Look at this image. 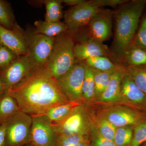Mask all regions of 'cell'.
Returning a JSON list of instances; mask_svg holds the SVG:
<instances>
[{
	"mask_svg": "<svg viewBox=\"0 0 146 146\" xmlns=\"http://www.w3.org/2000/svg\"><path fill=\"white\" fill-rule=\"evenodd\" d=\"M104 107L97 115L109 121L115 127L131 126L134 127L146 120L143 111L120 104L102 105Z\"/></svg>",
	"mask_w": 146,
	"mask_h": 146,
	"instance_id": "5b68a950",
	"label": "cell"
},
{
	"mask_svg": "<svg viewBox=\"0 0 146 146\" xmlns=\"http://www.w3.org/2000/svg\"><path fill=\"white\" fill-rule=\"evenodd\" d=\"M114 11L102 9L93 17L87 27L89 35L94 39L103 42L112 35Z\"/></svg>",
	"mask_w": 146,
	"mask_h": 146,
	"instance_id": "5bb4252c",
	"label": "cell"
},
{
	"mask_svg": "<svg viewBox=\"0 0 146 146\" xmlns=\"http://www.w3.org/2000/svg\"><path fill=\"white\" fill-rule=\"evenodd\" d=\"M52 127L58 134L89 136L91 124L89 106L80 104L60 123Z\"/></svg>",
	"mask_w": 146,
	"mask_h": 146,
	"instance_id": "277c9868",
	"label": "cell"
},
{
	"mask_svg": "<svg viewBox=\"0 0 146 146\" xmlns=\"http://www.w3.org/2000/svg\"><path fill=\"white\" fill-rule=\"evenodd\" d=\"M23 146H34L33 145H32L31 144L29 143L27 144V145H25Z\"/></svg>",
	"mask_w": 146,
	"mask_h": 146,
	"instance_id": "f35d334b",
	"label": "cell"
},
{
	"mask_svg": "<svg viewBox=\"0 0 146 146\" xmlns=\"http://www.w3.org/2000/svg\"><path fill=\"white\" fill-rule=\"evenodd\" d=\"M89 138L91 146H116L113 141L102 137L92 127L89 134Z\"/></svg>",
	"mask_w": 146,
	"mask_h": 146,
	"instance_id": "d6a6232c",
	"label": "cell"
},
{
	"mask_svg": "<svg viewBox=\"0 0 146 146\" xmlns=\"http://www.w3.org/2000/svg\"><path fill=\"white\" fill-rule=\"evenodd\" d=\"M7 92L16 100L21 111L31 116L44 114L51 108L70 102L56 79L44 66L36 67Z\"/></svg>",
	"mask_w": 146,
	"mask_h": 146,
	"instance_id": "6da1fadb",
	"label": "cell"
},
{
	"mask_svg": "<svg viewBox=\"0 0 146 146\" xmlns=\"http://www.w3.org/2000/svg\"><path fill=\"white\" fill-rule=\"evenodd\" d=\"M75 43L74 55L76 61H84L94 56H105L110 58V48L103 42H100L90 36L87 29Z\"/></svg>",
	"mask_w": 146,
	"mask_h": 146,
	"instance_id": "8fae6325",
	"label": "cell"
},
{
	"mask_svg": "<svg viewBox=\"0 0 146 146\" xmlns=\"http://www.w3.org/2000/svg\"><path fill=\"white\" fill-rule=\"evenodd\" d=\"M83 62L85 73L82 89V102L89 106L93 104L95 98V81L92 69Z\"/></svg>",
	"mask_w": 146,
	"mask_h": 146,
	"instance_id": "44dd1931",
	"label": "cell"
},
{
	"mask_svg": "<svg viewBox=\"0 0 146 146\" xmlns=\"http://www.w3.org/2000/svg\"><path fill=\"white\" fill-rule=\"evenodd\" d=\"M75 45L72 35L67 32L55 37L52 50L44 67L56 80L68 72L76 63Z\"/></svg>",
	"mask_w": 146,
	"mask_h": 146,
	"instance_id": "3957f363",
	"label": "cell"
},
{
	"mask_svg": "<svg viewBox=\"0 0 146 146\" xmlns=\"http://www.w3.org/2000/svg\"><path fill=\"white\" fill-rule=\"evenodd\" d=\"M18 56L15 53L0 42V68L8 65Z\"/></svg>",
	"mask_w": 146,
	"mask_h": 146,
	"instance_id": "1f68e13d",
	"label": "cell"
},
{
	"mask_svg": "<svg viewBox=\"0 0 146 146\" xmlns=\"http://www.w3.org/2000/svg\"><path fill=\"white\" fill-rule=\"evenodd\" d=\"M142 146H146V143H144L143 145Z\"/></svg>",
	"mask_w": 146,
	"mask_h": 146,
	"instance_id": "ab89813d",
	"label": "cell"
},
{
	"mask_svg": "<svg viewBox=\"0 0 146 146\" xmlns=\"http://www.w3.org/2000/svg\"><path fill=\"white\" fill-rule=\"evenodd\" d=\"M5 124H0V146H5Z\"/></svg>",
	"mask_w": 146,
	"mask_h": 146,
	"instance_id": "e575fe53",
	"label": "cell"
},
{
	"mask_svg": "<svg viewBox=\"0 0 146 146\" xmlns=\"http://www.w3.org/2000/svg\"><path fill=\"white\" fill-rule=\"evenodd\" d=\"M5 124V146H23L29 143L32 124L31 115L20 111Z\"/></svg>",
	"mask_w": 146,
	"mask_h": 146,
	"instance_id": "8992f818",
	"label": "cell"
},
{
	"mask_svg": "<svg viewBox=\"0 0 146 146\" xmlns=\"http://www.w3.org/2000/svg\"><path fill=\"white\" fill-rule=\"evenodd\" d=\"M89 115L91 127L102 137L113 141L117 127L109 121L97 115L96 113L91 112L90 110Z\"/></svg>",
	"mask_w": 146,
	"mask_h": 146,
	"instance_id": "ac0fdd59",
	"label": "cell"
},
{
	"mask_svg": "<svg viewBox=\"0 0 146 146\" xmlns=\"http://www.w3.org/2000/svg\"><path fill=\"white\" fill-rule=\"evenodd\" d=\"M36 67L29 54L19 56L0 68V79L7 91L23 81Z\"/></svg>",
	"mask_w": 146,
	"mask_h": 146,
	"instance_id": "52a82bcc",
	"label": "cell"
},
{
	"mask_svg": "<svg viewBox=\"0 0 146 146\" xmlns=\"http://www.w3.org/2000/svg\"><path fill=\"white\" fill-rule=\"evenodd\" d=\"M125 71L121 66L113 73L108 86L93 104H121V82Z\"/></svg>",
	"mask_w": 146,
	"mask_h": 146,
	"instance_id": "2e32d148",
	"label": "cell"
},
{
	"mask_svg": "<svg viewBox=\"0 0 146 146\" xmlns=\"http://www.w3.org/2000/svg\"><path fill=\"white\" fill-rule=\"evenodd\" d=\"M10 3L0 0V25L9 30H12L16 23Z\"/></svg>",
	"mask_w": 146,
	"mask_h": 146,
	"instance_id": "484cf974",
	"label": "cell"
},
{
	"mask_svg": "<svg viewBox=\"0 0 146 146\" xmlns=\"http://www.w3.org/2000/svg\"><path fill=\"white\" fill-rule=\"evenodd\" d=\"M0 42L18 56L29 54L25 31L17 23L12 30L0 25Z\"/></svg>",
	"mask_w": 146,
	"mask_h": 146,
	"instance_id": "9a60e30c",
	"label": "cell"
},
{
	"mask_svg": "<svg viewBox=\"0 0 146 146\" xmlns=\"http://www.w3.org/2000/svg\"><path fill=\"white\" fill-rule=\"evenodd\" d=\"M90 144V142H83L73 146H88Z\"/></svg>",
	"mask_w": 146,
	"mask_h": 146,
	"instance_id": "74e56055",
	"label": "cell"
},
{
	"mask_svg": "<svg viewBox=\"0 0 146 146\" xmlns=\"http://www.w3.org/2000/svg\"><path fill=\"white\" fill-rule=\"evenodd\" d=\"M85 73L83 61H76L70 71L56 80L60 90L69 101L83 104L82 89Z\"/></svg>",
	"mask_w": 146,
	"mask_h": 146,
	"instance_id": "ba28073f",
	"label": "cell"
},
{
	"mask_svg": "<svg viewBox=\"0 0 146 146\" xmlns=\"http://www.w3.org/2000/svg\"><path fill=\"white\" fill-rule=\"evenodd\" d=\"M133 128V126H127L116 128L113 141L116 146H130Z\"/></svg>",
	"mask_w": 146,
	"mask_h": 146,
	"instance_id": "83f0119b",
	"label": "cell"
},
{
	"mask_svg": "<svg viewBox=\"0 0 146 146\" xmlns=\"http://www.w3.org/2000/svg\"><path fill=\"white\" fill-rule=\"evenodd\" d=\"M121 105L146 110V94L138 88L125 69L121 82Z\"/></svg>",
	"mask_w": 146,
	"mask_h": 146,
	"instance_id": "7c38bea8",
	"label": "cell"
},
{
	"mask_svg": "<svg viewBox=\"0 0 146 146\" xmlns=\"http://www.w3.org/2000/svg\"><path fill=\"white\" fill-rule=\"evenodd\" d=\"M127 1V0H91L89 1L92 5L99 8H103L104 7L117 8Z\"/></svg>",
	"mask_w": 146,
	"mask_h": 146,
	"instance_id": "836d02e7",
	"label": "cell"
},
{
	"mask_svg": "<svg viewBox=\"0 0 146 146\" xmlns=\"http://www.w3.org/2000/svg\"><path fill=\"white\" fill-rule=\"evenodd\" d=\"M79 102H68L51 108L39 115L51 126L57 125L68 116L75 108L81 104Z\"/></svg>",
	"mask_w": 146,
	"mask_h": 146,
	"instance_id": "e0dca14e",
	"label": "cell"
},
{
	"mask_svg": "<svg viewBox=\"0 0 146 146\" xmlns=\"http://www.w3.org/2000/svg\"><path fill=\"white\" fill-rule=\"evenodd\" d=\"M57 134L56 146H73L83 142H90L89 136Z\"/></svg>",
	"mask_w": 146,
	"mask_h": 146,
	"instance_id": "f1b7e54d",
	"label": "cell"
},
{
	"mask_svg": "<svg viewBox=\"0 0 146 146\" xmlns=\"http://www.w3.org/2000/svg\"><path fill=\"white\" fill-rule=\"evenodd\" d=\"M146 142V120L133 128V138L130 146H140Z\"/></svg>",
	"mask_w": 146,
	"mask_h": 146,
	"instance_id": "4dcf8cb0",
	"label": "cell"
},
{
	"mask_svg": "<svg viewBox=\"0 0 146 146\" xmlns=\"http://www.w3.org/2000/svg\"><path fill=\"white\" fill-rule=\"evenodd\" d=\"M146 65V51L132 44L126 51L121 66H138Z\"/></svg>",
	"mask_w": 146,
	"mask_h": 146,
	"instance_id": "7402d4cb",
	"label": "cell"
},
{
	"mask_svg": "<svg viewBox=\"0 0 146 146\" xmlns=\"http://www.w3.org/2000/svg\"><path fill=\"white\" fill-rule=\"evenodd\" d=\"M86 1L84 0H62V2L68 5L75 6L82 3Z\"/></svg>",
	"mask_w": 146,
	"mask_h": 146,
	"instance_id": "d590c367",
	"label": "cell"
},
{
	"mask_svg": "<svg viewBox=\"0 0 146 146\" xmlns=\"http://www.w3.org/2000/svg\"><path fill=\"white\" fill-rule=\"evenodd\" d=\"M83 62L92 69L103 72L115 71L121 66L115 64L109 58L101 56L90 58Z\"/></svg>",
	"mask_w": 146,
	"mask_h": 146,
	"instance_id": "603a6c76",
	"label": "cell"
},
{
	"mask_svg": "<svg viewBox=\"0 0 146 146\" xmlns=\"http://www.w3.org/2000/svg\"><path fill=\"white\" fill-rule=\"evenodd\" d=\"M92 70L94 74L95 84V98L92 104H93L108 86L112 74L115 70L103 72L93 69Z\"/></svg>",
	"mask_w": 146,
	"mask_h": 146,
	"instance_id": "d4e9b609",
	"label": "cell"
},
{
	"mask_svg": "<svg viewBox=\"0 0 146 146\" xmlns=\"http://www.w3.org/2000/svg\"><path fill=\"white\" fill-rule=\"evenodd\" d=\"M46 7L45 21L58 22L63 17L62 0H44L42 1Z\"/></svg>",
	"mask_w": 146,
	"mask_h": 146,
	"instance_id": "cb8c5ba5",
	"label": "cell"
},
{
	"mask_svg": "<svg viewBox=\"0 0 146 146\" xmlns=\"http://www.w3.org/2000/svg\"><path fill=\"white\" fill-rule=\"evenodd\" d=\"M20 111L16 100L7 92L0 97V124H5Z\"/></svg>",
	"mask_w": 146,
	"mask_h": 146,
	"instance_id": "ffe728a7",
	"label": "cell"
},
{
	"mask_svg": "<svg viewBox=\"0 0 146 146\" xmlns=\"http://www.w3.org/2000/svg\"><path fill=\"white\" fill-rule=\"evenodd\" d=\"M146 7V0L127 1L114 11V38L110 58L115 64L122 66L124 54L133 44Z\"/></svg>",
	"mask_w": 146,
	"mask_h": 146,
	"instance_id": "7a4b0ae2",
	"label": "cell"
},
{
	"mask_svg": "<svg viewBox=\"0 0 146 146\" xmlns=\"http://www.w3.org/2000/svg\"><path fill=\"white\" fill-rule=\"evenodd\" d=\"M138 88L146 94V65L125 68Z\"/></svg>",
	"mask_w": 146,
	"mask_h": 146,
	"instance_id": "4316f807",
	"label": "cell"
},
{
	"mask_svg": "<svg viewBox=\"0 0 146 146\" xmlns=\"http://www.w3.org/2000/svg\"><path fill=\"white\" fill-rule=\"evenodd\" d=\"M88 146H91V145H90V144H89V145H88Z\"/></svg>",
	"mask_w": 146,
	"mask_h": 146,
	"instance_id": "60d3db41",
	"label": "cell"
},
{
	"mask_svg": "<svg viewBox=\"0 0 146 146\" xmlns=\"http://www.w3.org/2000/svg\"><path fill=\"white\" fill-rule=\"evenodd\" d=\"M34 25L35 27V32L49 37H56L67 32L65 23L60 21L50 22L39 20L35 22Z\"/></svg>",
	"mask_w": 146,
	"mask_h": 146,
	"instance_id": "d6986e66",
	"label": "cell"
},
{
	"mask_svg": "<svg viewBox=\"0 0 146 146\" xmlns=\"http://www.w3.org/2000/svg\"><path fill=\"white\" fill-rule=\"evenodd\" d=\"M102 9L86 1L72 7L65 11L63 16L67 32L73 35L86 27L93 17Z\"/></svg>",
	"mask_w": 146,
	"mask_h": 146,
	"instance_id": "9c48e42d",
	"label": "cell"
},
{
	"mask_svg": "<svg viewBox=\"0 0 146 146\" xmlns=\"http://www.w3.org/2000/svg\"><path fill=\"white\" fill-rule=\"evenodd\" d=\"M7 92V90L6 89L5 86L0 79V97L5 94Z\"/></svg>",
	"mask_w": 146,
	"mask_h": 146,
	"instance_id": "8d00e7d4",
	"label": "cell"
},
{
	"mask_svg": "<svg viewBox=\"0 0 146 146\" xmlns=\"http://www.w3.org/2000/svg\"><path fill=\"white\" fill-rule=\"evenodd\" d=\"M29 55L36 67H43L46 63L54 43L55 37L44 35L25 32Z\"/></svg>",
	"mask_w": 146,
	"mask_h": 146,
	"instance_id": "30bf717a",
	"label": "cell"
},
{
	"mask_svg": "<svg viewBox=\"0 0 146 146\" xmlns=\"http://www.w3.org/2000/svg\"><path fill=\"white\" fill-rule=\"evenodd\" d=\"M29 143L34 146H56L57 133L39 115H32Z\"/></svg>",
	"mask_w": 146,
	"mask_h": 146,
	"instance_id": "4fadbf2b",
	"label": "cell"
},
{
	"mask_svg": "<svg viewBox=\"0 0 146 146\" xmlns=\"http://www.w3.org/2000/svg\"><path fill=\"white\" fill-rule=\"evenodd\" d=\"M132 44L146 51V12L140 21Z\"/></svg>",
	"mask_w": 146,
	"mask_h": 146,
	"instance_id": "f546056e",
	"label": "cell"
}]
</instances>
